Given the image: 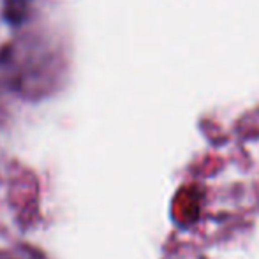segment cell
I'll return each instance as SVG.
<instances>
[{
    "label": "cell",
    "instance_id": "6da1fadb",
    "mask_svg": "<svg viewBox=\"0 0 259 259\" xmlns=\"http://www.w3.org/2000/svg\"><path fill=\"white\" fill-rule=\"evenodd\" d=\"M32 0H4V16L7 23L11 25H21L28 16Z\"/></svg>",
    "mask_w": 259,
    "mask_h": 259
}]
</instances>
